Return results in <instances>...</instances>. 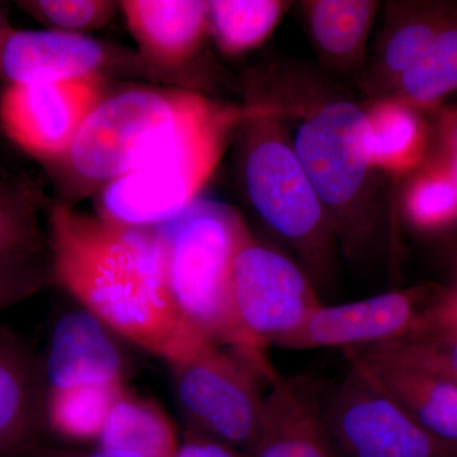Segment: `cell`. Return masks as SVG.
<instances>
[{
    "instance_id": "6da1fadb",
    "label": "cell",
    "mask_w": 457,
    "mask_h": 457,
    "mask_svg": "<svg viewBox=\"0 0 457 457\" xmlns=\"http://www.w3.org/2000/svg\"><path fill=\"white\" fill-rule=\"evenodd\" d=\"M49 245L50 281L137 347L173 366L215 345L173 302L158 225L123 224L56 204Z\"/></svg>"
},
{
    "instance_id": "7a4b0ae2",
    "label": "cell",
    "mask_w": 457,
    "mask_h": 457,
    "mask_svg": "<svg viewBox=\"0 0 457 457\" xmlns=\"http://www.w3.org/2000/svg\"><path fill=\"white\" fill-rule=\"evenodd\" d=\"M158 228L168 286L180 314L207 339L236 352L267 380H275L278 372L266 354L252 347L234 311V263L252 237L239 213L219 201L197 197Z\"/></svg>"
},
{
    "instance_id": "3957f363",
    "label": "cell",
    "mask_w": 457,
    "mask_h": 457,
    "mask_svg": "<svg viewBox=\"0 0 457 457\" xmlns=\"http://www.w3.org/2000/svg\"><path fill=\"white\" fill-rule=\"evenodd\" d=\"M233 120L189 92L170 137L139 167L99 192V215L137 227L170 220L198 197Z\"/></svg>"
},
{
    "instance_id": "277c9868",
    "label": "cell",
    "mask_w": 457,
    "mask_h": 457,
    "mask_svg": "<svg viewBox=\"0 0 457 457\" xmlns=\"http://www.w3.org/2000/svg\"><path fill=\"white\" fill-rule=\"evenodd\" d=\"M188 93L137 87L102 99L65 154L46 164L65 198L57 204L71 207L139 167L176 128Z\"/></svg>"
},
{
    "instance_id": "5b68a950",
    "label": "cell",
    "mask_w": 457,
    "mask_h": 457,
    "mask_svg": "<svg viewBox=\"0 0 457 457\" xmlns=\"http://www.w3.org/2000/svg\"><path fill=\"white\" fill-rule=\"evenodd\" d=\"M450 288L414 287L342 305H324L276 343L287 351L369 347L411 341L449 324Z\"/></svg>"
},
{
    "instance_id": "8992f818",
    "label": "cell",
    "mask_w": 457,
    "mask_h": 457,
    "mask_svg": "<svg viewBox=\"0 0 457 457\" xmlns=\"http://www.w3.org/2000/svg\"><path fill=\"white\" fill-rule=\"evenodd\" d=\"M170 368L174 393L189 428L243 453L253 449L266 395L262 383L270 381L252 363L212 345Z\"/></svg>"
},
{
    "instance_id": "52a82bcc",
    "label": "cell",
    "mask_w": 457,
    "mask_h": 457,
    "mask_svg": "<svg viewBox=\"0 0 457 457\" xmlns=\"http://www.w3.org/2000/svg\"><path fill=\"white\" fill-rule=\"evenodd\" d=\"M324 422L339 457H457L353 368L324 394Z\"/></svg>"
},
{
    "instance_id": "ba28073f",
    "label": "cell",
    "mask_w": 457,
    "mask_h": 457,
    "mask_svg": "<svg viewBox=\"0 0 457 457\" xmlns=\"http://www.w3.org/2000/svg\"><path fill=\"white\" fill-rule=\"evenodd\" d=\"M245 186L261 218L299 248L312 272L326 275L329 242L324 204L294 150L275 139L255 143L246 156Z\"/></svg>"
},
{
    "instance_id": "9c48e42d",
    "label": "cell",
    "mask_w": 457,
    "mask_h": 457,
    "mask_svg": "<svg viewBox=\"0 0 457 457\" xmlns=\"http://www.w3.org/2000/svg\"><path fill=\"white\" fill-rule=\"evenodd\" d=\"M233 303L245 338L264 354L323 303L311 278L293 261L252 237L234 263Z\"/></svg>"
},
{
    "instance_id": "30bf717a",
    "label": "cell",
    "mask_w": 457,
    "mask_h": 457,
    "mask_svg": "<svg viewBox=\"0 0 457 457\" xmlns=\"http://www.w3.org/2000/svg\"><path fill=\"white\" fill-rule=\"evenodd\" d=\"M106 97L101 75L65 82L5 84L0 129L45 165L65 154L93 108Z\"/></svg>"
},
{
    "instance_id": "8fae6325",
    "label": "cell",
    "mask_w": 457,
    "mask_h": 457,
    "mask_svg": "<svg viewBox=\"0 0 457 457\" xmlns=\"http://www.w3.org/2000/svg\"><path fill=\"white\" fill-rule=\"evenodd\" d=\"M293 150L321 204L339 209L356 196L372 164L369 116L351 102L327 104L300 126Z\"/></svg>"
},
{
    "instance_id": "7c38bea8",
    "label": "cell",
    "mask_w": 457,
    "mask_h": 457,
    "mask_svg": "<svg viewBox=\"0 0 457 457\" xmlns=\"http://www.w3.org/2000/svg\"><path fill=\"white\" fill-rule=\"evenodd\" d=\"M348 365L408 416L444 440L457 442V385L396 343L345 350Z\"/></svg>"
},
{
    "instance_id": "4fadbf2b",
    "label": "cell",
    "mask_w": 457,
    "mask_h": 457,
    "mask_svg": "<svg viewBox=\"0 0 457 457\" xmlns=\"http://www.w3.org/2000/svg\"><path fill=\"white\" fill-rule=\"evenodd\" d=\"M249 457H339L324 422V394L308 375H278L264 395Z\"/></svg>"
},
{
    "instance_id": "5bb4252c",
    "label": "cell",
    "mask_w": 457,
    "mask_h": 457,
    "mask_svg": "<svg viewBox=\"0 0 457 457\" xmlns=\"http://www.w3.org/2000/svg\"><path fill=\"white\" fill-rule=\"evenodd\" d=\"M116 59L110 46L82 33L13 29L0 47V79L41 84L104 77Z\"/></svg>"
},
{
    "instance_id": "9a60e30c",
    "label": "cell",
    "mask_w": 457,
    "mask_h": 457,
    "mask_svg": "<svg viewBox=\"0 0 457 457\" xmlns=\"http://www.w3.org/2000/svg\"><path fill=\"white\" fill-rule=\"evenodd\" d=\"M50 389L123 384V361L110 329L87 311L69 312L54 329L44 369Z\"/></svg>"
},
{
    "instance_id": "2e32d148",
    "label": "cell",
    "mask_w": 457,
    "mask_h": 457,
    "mask_svg": "<svg viewBox=\"0 0 457 457\" xmlns=\"http://www.w3.org/2000/svg\"><path fill=\"white\" fill-rule=\"evenodd\" d=\"M126 25L147 66L173 69L196 53L207 27V2L123 0Z\"/></svg>"
},
{
    "instance_id": "e0dca14e",
    "label": "cell",
    "mask_w": 457,
    "mask_h": 457,
    "mask_svg": "<svg viewBox=\"0 0 457 457\" xmlns=\"http://www.w3.org/2000/svg\"><path fill=\"white\" fill-rule=\"evenodd\" d=\"M42 370L20 337L0 330V457H18L35 444L45 403Z\"/></svg>"
},
{
    "instance_id": "ac0fdd59",
    "label": "cell",
    "mask_w": 457,
    "mask_h": 457,
    "mask_svg": "<svg viewBox=\"0 0 457 457\" xmlns=\"http://www.w3.org/2000/svg\"><path fill=\"white\" fill-rule=\"evenodd\" d=\"M98 442L99 449L143 457H177L179 449L176 428L163 409L126 390L114 404Z\"/></svg>"
},
{
    "instance_id": "d6986e66",
    "label": "cell",
    "mask_w": 457,
    "mask_h": 457,
    "mask_svg": "<svg viewBox=\"0 0 457 457\" xmlns=\"http://www.w3.org/2000/svg\"><path fill=\"white\" fill-rule=\"evenodd\" d=\"M123 384L78 385L50 389L45 403V418L53 431L75 441L98 440Z\"/></svg>"
},
{
    "instance_id": "ffe728a7",
    "label": "cell",
    "mask_w": 457,
    "mask_h": 457,
    "mask_svg": "<svg viewBox=\"0 0 457 457\" xmlns=\"http://www.w3.org/2000/svg\"><path fill=\"white\" fill-rule=\"evenodd\" d=\"M45 204L46 197L32 180L0 173V260L42 253Z\"/></svg>"
},
{
    "instance_id": "44dd1931",
    "label": "cell",
    "mask_w": 457,
    "mask_h": 457,
    "mask_svg": "<svg viewBox=\"0 0 457 457\" xmlns=\"http://www.w3.org/2000/svg\"><path fill=\"white\" fill-rule=\"evenodd\" d=\"M281 5L269 0H215L207 2V20L221 49L242 53L261 44L272 31Z\"/></svg>"
},
{
    "instance_id": "7402d4cb",
    "label": "cell",
    "mask_w": 457,
    "mask_h": 457,
    "mask_svg": "<svg viewBox=\"0 0 457 457\" xmlns=\"http://www.w3.org/2000/svg\"><path fill=\"white\" fill-rule=\"evenodd\" d=\"M403 92L414 104L428 106L457 89V22L433 40L425 55L400 75Z\"/></svg>"
},
{
    "instance_id": "603a6c76",
    "label": "cell",
    "mask_w": 457,
    "mask_h": 457,
    "mask_svg": "<svg viewBox=\"0 0 457 457\" xmlns=\"http://www.w3.org/2000/svg\"><path fill=\"white\" fill-rule=\"evenodd\" d=\"M371 125L372 163L407 167L417 163L423 149V135L416 114L400 104L376 107Z\"/></svg>"
},
{
    "instance_id": "cb8c5ba5",
    "label": "cell",
    "mask_w": 457,
    "mask_h": 457,
    "mask_svg": "<svg viewBox=\"0 0 457 457\" xmlns=\"http://www.w3.org/2000/svg\"><path fill=\"white\" fill-rule=\"evenodd\" d=\"M372 3L321 0L311 12L312 35L327 53L345 55L359 46L371 17Z\"/></svg>"
},
{
    "instance_id": "d4e9b609",
    "label": "cell",
    "mask_w": 457,
    "mask_h": 457,
    "mask_svg": "<svg viewBox=\"0 0 457 457\" xmlns=\"http://www.w3.org/2000/svg\"><path fill=\"white\" fill-rule=\"evenodd\" d=\"M17 5L49 29L82 35L104 29L120 8L108 0H21Z\"/></svg>"
},
{
    "instance_id": "484cf974",
    "label": "cell",
    "mask_w": 457,
    "mask_h": 457,
    "mask_svg": "<svg viewBox=\"0 0 457 457\" xmlns=\"http://www.w3.org/2000/svg\"><path fill=\"white\" fill-rule=\"evenodd\" d=\"M407 209L414 225L438 230L457 220V187L451 170H436L420 177L409 194Z\"/></svg>"
},
{
    "instance_id": "4316f807",
    "label": "cell",
    "mask_w": 457,
    "mask_h": 457,
    "mask_svg": "<svg viewBox=\"0 0 457 457\" xmlns=\"http://www.w3.org/2000/svg\"><path fill=\"white\" fill-rule=\"evenodd\" d=\"M450 22L449 17L438 12H429L400 27L390 37L385 50V64L389 71L399 77L404 74L425 55L436 36Z\"/></svg>"
},
{
    "instance_id": "83f0119b",
    "label": "cell",
    "mask_w": 457,
    "mask_h": 457,
    "mask_svg": "<svg viewBox=\"0 0 457 457\" xmlns=\"http://www.w3.org/2000/svg\"><path fill=\"white\" fill-rule=\"evenodd\" d=\"M50 281L41 254L0 260V312L25 302Z\"/></svg>"
},
{
    "instance_id": "f1b7e54d",
    "label": "cell",
    "mask_w": 457,
    "mask_h": 457,
    "mask_svg": "<svg viewBox=\"0 0 457 457\" xmlns=\"http://www.w3.org/2000/svg\"><path fill=\"white\" fill-rule=\"evenodd\" d=\"M396 345L457 385V326L440 328L431 335Z\"/></svg>"
},
{
    "instance_id": "f546056e",
    "label": "cell",
    "mask_w": 457,
    "mask_h": 457,
    "mask_svg": "<svg viewBox=\"0 0 457 457\" xmlns=\"http://www.w3.org/2000/svg\"><path fill=\"white\" fill-rule=\"evenodd\" d=\"M177 457H249V455L196 429L188 428L183 441L179 444Z\"/></svg>"
},
{
    "instance_id": "4dcf8cb0",
    "label": "cell",
    "mask_w": 457,
    "mask_h": 457,
    "mask_svg": "<svg viewBox=\"0 0 457 457\" xmlns=\"http://www.w3.org/2000/svg\"><path fill=\"white\" fill-rule=\"evenodd\" d=\"M87 457H143L137 453H126V451L98 449L96 453Z\"/></svg>"
},
{
    "instance_id": "1f68e13d",
    "label": "cell",
    "mask_w": 457,
    "mask_h": 457,
    "mask_svg": "<svg viewBox=\"0 0 457 457\" xmlns=\"http://www.w3.org/2000/svg\"><path fill=\"white\" fill-rule=\"evenodd\" d=\"M13 27L9 25L8 18L5 16L4 12L0 8V47H2L3 42L8 37L9 33L12 32Z\"/></svg>"
},
{
    "instance_id": "d6a6232c",
    "label": "cell",
    "mask_w": 457,
    "mask_h": 457,
    "mask_svg": "<svg viewBox=\"0 0 457 457\" xmlns=\"http://www.w3.org/2000/svg\"><path fill=\"white\" fill-rule=\"evenodd\" d=\"M451 321L453 326H457V288H451Z\"/></svg>"
},
{
    "instance_id": "836d02e7",
    "label": "cell",
    "mask_w": 457,
    "mask_h": 457,
    "mask_svg": "<svg viewBox=\"0 0 457 457\" xmlns=\"http://www.w3.org/2000/svg\"><path fill=\"white\" fill-rule=\"evenodd\" d=\"M453 143H455V149H456V154L457 155V122L455 125V131H453Z\"/></svg>"
}]
</instances>
